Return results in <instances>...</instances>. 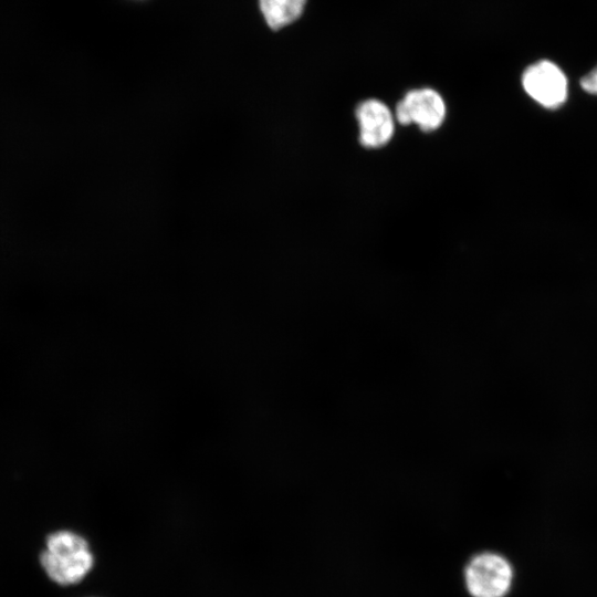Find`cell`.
I'll return each mask as SVG.
<instances>
[{"mask_svg": "<svg viewBox=\"0 0 597 597\" xmlns=\"http://www.w3.org/2000/svg\"><path fill=\"white\" fill-rule=\"evenodd\" d=\"M525 92L546 108L559 107L567 97V80L563 71L551 61L530 65L522 76Z\"/></svg>", "mask_w": 597, "mask_h": 597, "instance_id": "4", "label": "cell"}, {"mask_svg": "<svg viewBox=\"0 0 597 597\" xmlns=\"http://www.w3.org/2000/svg\"><path fill=\"white\" fill-rule=\"evenodd\" d=\"M359 142L367 148L385 146L395 132V121L389 107L378 100L362 102L356 109Z\"/></svg>", "mask_w": 597, "mask_h": 597, "instance_id": "5", "label": "cell"}, {"mask_svg": "<svg viewBox=\"0 0 597 597\" xmlns=\"http://www.w3.org/2000/svg\"><path fill=\"white\" fill-rule=\"evenodd\" d=\"M442 96L429 87L409 91L396 106V118L402 125L416 124L423 132H432L446 118Z\"/></svg>", "mask_w": 597, "mask_h": 597, "instance_id": "3", "label": "cell"}, {"mask_svg": "<svg viewBox=\"0 0 597 597\" xmlns=\"http://www.w3.org/2000/svg\"><path fill=\"white\" fill-rule=\"evenodd\" d=\"M307 0H259L261 13L272 30H280L301 18Z\"/></svg>", "mask_w": 597, "mask_h": 597, "instance_id": "6", "label": "cell"}, {"mask_svg": "<svg viewBox=\"0 0 597 597\" xmlns=\"http://www.w3.org/2000/svg\"><path fill=\"white\" fill-rule=\"evenodd\" d=\"M40 561L48 576L62 586L77 584L94 565V556L87 541L80 534L66 530L48 536Z\"/></svg>", "mask_w": 597, "mask_h": 597, "instance_id": "1", "label": "cell"}, {"mask_svg": "<svg viewBox=\"0 0 597 597\" xmlns=\"http://www.w3.org/2000/svg\"><path fill=\"white\" fill-rule=\"evenodd\" d=\"M580 85L585 92L597 95V66L582 77Z\"/></svg>", "mask_w": 597, "mask_h": 597, "instance_id": "7", "label": "cell"}, {"mask_svg": "<svg viewBox=\"0 0 597 597\" xmlns=\"http://www.w3.org/2000/svg\"><path fill=\"white\" fill-rule=\"evenodd\" d=\"M511 580L509 563L496 554H480L465 568V584L473 597H503Z\"/></svg>", "mask_w": 597, "mask_h": 597, "instance_id": "2", "label": "cell"}]
</instances>
